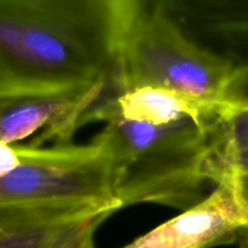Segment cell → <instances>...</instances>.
<instances>
[{"instance_id": "cell-1", "label": "cell", "mask_w": 248, "mask_h": 248, "mask_svg": "<svg viewBox=\"0 0 248 248\" xmlns=\"http://www.w3.org/2000/svg\"><path fill=\"white\" fill-rule=\"evenodd\" d=\"M125 0H0V106L113 96Z\"/></svg>"}, {"instance_id": "cell-2", "label": "cell", "mask_w": 248, "mask_h": 248, "mask_svg": "<svg viewBox=\"0 0 248 248\" xmlns=\"http://www.w3.org/2000/svg\"><path fill=\"white\" fill-rule=\"evenodd\" d=\"M223 118L153 126L97 107L113 154L114 195L120 207L159 203L188 210L207 198L227 172Z\"/></svg>"}, {"instance_id": "cell-3", "label": "cell", "mask_w": 248, "mask_h": 248, "mask_svg": "<svg viewBox=\"0 0 248 248\" xmlns=\"http://www.w3.org/2000/svg\"><path fill=\"white\" fill-rule=\"evenodd\" d=\"M234 69L191 39L162 0H125L113 96L154 87L222 102Z\"/></svg>"}, {"instance_id": "cell-4", "label": "cell", "mask_w": 248, "mask_h": 248, "mask_svg": "<svg viewBox=\"0 0 248 248\" xmlns=\"http://www.w3.org/2000/svg\"><path fill=\"white\" fill-rule=\"evenodd\" d=\"M0 176V212L53 207H115L113 154L103 132L87 144L33 147Z\"/></svg>"}, {"instance_id": "cell-5", "label": "cell", "mask_w": 248, "mask_h": 248, "mask_svg": "<svg viewBox=\"0 0 248 248\" xmlns=\"http://www.w3.org/2000/svg\"><path fill=\"white\" fill-rule=\"evenodd\" d=\"M248 228V202L230 172L201 202L121 248H212Z\"/></svg>"}, {"instance_id": "cell-6", "label": "cell", "mask_w": 248, "mask_h": 248, "mask_svg": "<svg viewBox=\"0 0 248 248\" xmlns=\"http://www.w3.org/2000/svg\"><path fill=\"white\" fill-rule=\"evenodd\" d=\"M115 207H53L0 212V248H96Z\"/></svg>"}, {"instance_id": "cell-7", "label": "cell", "mask_w": 248, "mask_h": 248, "mask_svg": "<svg viewBox=\"0 0 248 248\" xmlns=\"http://www.w3.org/2000/svg\"><path fill=\"white\" fill-rule=\"evenodd\" d=\"M101 99L93 97L40 96L16 99L0 106V143L43 147L48 140L70 144Z\"/></svg>"}, {"instance_id": "cell-8", "label": "cell", "mask_w": 248, "mask_h": 248, "mask_svg": "<svg viewBox=\"0 0 248 248\" xmlns=\"http://www.w3.org/2000/svg\"><path fill=\"white\" fill-rule=\"evenodd\" d=\"M186 34L235 67L248 52V0H162Z\"/></svg>"}, {"instance_id": "cell-9", "label": "cell", "mask_w": 248, "mask_h": 248, "mask_svg": "<svg viewBox=\"0 0 248 248\" xmlns=\"http://www.w3.org/2000/svg\"><path fill=\"white\" fill-rule=\"evenodd\" d=\"M98 107L121 119L153 126H165L182 121L210 123L227 114L223 102L210 101L167 89L131 90L109 97Z\"/></svg>"}, {"instance_id": "cell-10", "label": "cell", "mask_w": 248, "mask_h": 248, "mask_svg": "<svg viewBox=\"0 0 248 248\" xmlns=\"http://www.w3.org/2000/svg\"><path fill=\"white\" fill-rule=\"evenodd\" d=\"M227 154L248 149V109H230L222 120Z\"/></svg>"}, {"instance_id": "cell-11", "label": "cell", "mask_w": 248, "mask_h": 248, "mask_svg": "<svg viewBox=\"0 0 248 248\" xmlns=\"http://www.w3.org/2000/svg\"><path fill=\"white\" fill-rule=\"evenodd\" d=\"M222 102L230 109H248V64L235 67Z\"/></svg>"}, {"instance_id": "cell-12", "label": "cell", "mask_w": 248, "mask_h": 248, "mask_svg": "<svg viewBox=\"0 0 248 248\" xmlns=\"http://www.w3.org/2000/svg\"><path fill=\"white\" fill-rule=\"evenodd\" d=\"M227 172L234 176L240 190L248 202V149L227 154Z\"/></svg>"}, {"instance_id": "cell-13", "label": "cell", "mask_w": 248, "mask_h": 248, "mask_svg": "<svg viewBox=\"0 0 248 248\" xmlns=\"http://www.w3.org/2000/svg\"><path fill=\"white\" fill-rule=\"evenodd\" d=\"M237 239L240 241V248H248V228L240 232Z\"/></svg>"}]
</instances>
